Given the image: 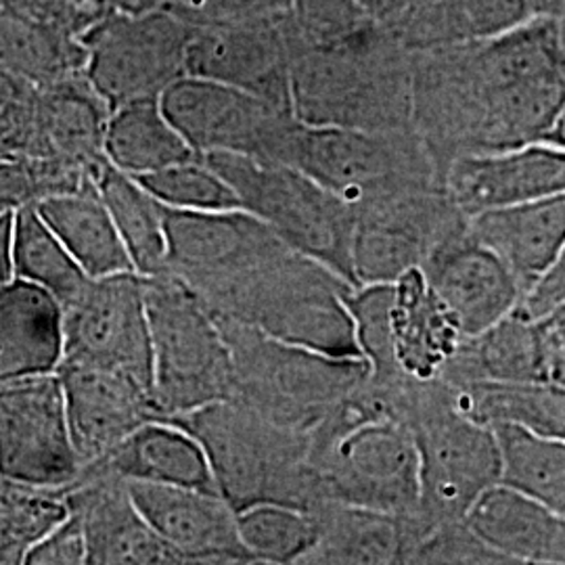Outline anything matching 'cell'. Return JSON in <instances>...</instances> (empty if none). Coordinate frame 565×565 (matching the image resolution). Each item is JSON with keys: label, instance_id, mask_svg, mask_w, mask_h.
Instances as JSON below:
<instances>
[{"label": "cell", "instance_id": "obj_1", "mask_svg": "<svg viewBox=\"0 0 565 565\" xmlns=\"http://www.w3.org/2000/svg\"><path fill=\"white\" fill-rule=\"evenodd\" d=\"M411 60L413 132L440 181L457 158L543 141L564 109L565 55L548 20Z\"/></svg>", "mask_w": 565, "mask_h": 565}, {"label": "cell", "instance_id": "obj_2", "mask_svg": "<svg viewBox=\"0 0 565 565\" xmlns=\"http://www.w3.org/2000/svg\"><path fill=\"white\" fill-rule=\"evenodd\" d=\"M177 279L218 319L329 356L363 359L348 306L354 285L243 207L214 212L193 228Z\"/></svg>", "mask_w": 565, "mask_h": 565}, {"label": "cell", "instance_id": "obj_3", "mask_svg": "<svg viewBox=\"0 0 565 565\" xmlns=\"http://www.w3.org/2000/svg\"><path fill=\"white\" fill-rule=\"evenodd\" d=\"M296 30V28H294ZM294 116L366 132L413 130V60L382 23L348 41L312 46L294 36Z\"/></svg>", "mask_w": 565, "mask_h": 565}, {"label": "cell", "instance_id": "obj_4", "mask_svg": "<svg viewBox=\"0 0 565 565\" xmlns=\"http://www.w3.org/2000/svg\"><path fill=\"white\" fill-rule=\"evenodd\" d=\"M170 422L202 443L216 488L235 511L260 503L306 511L323 505L310 463V431L275 424L231 398Z\"/></svg>", "mask_w": 565, "mask_h": 565}, {"label": "cell", "instance_id": "obj_5", "mask_svg": "<svg viewBox=\"0 0 565 565\" xmlns=\"http://www.w3.org/2000/svg\"><path fill=\"white\" fill-rule=\"evenodd\" d=\"M218 323L233 363L231 401L275 424L312 431L369 382L371 369L363 359L321 354L226 319Z\"/></svg>", "mask_w": 565, "mask_h": 565}, {"label": "cell", "instance_id": "obj_6", "mask_svg": "<svg viewBox=\"0 0 565 565\" xmlns=\"http://www.w3.org/2000/svg\"><path fill=\"white\" fill-rule=\"evenodd\" d=\"M403 417L422 463L417 513L429 527L461 522L488 488L501 484V446L492 427L467 417L443 380H408Z\"/></svg>", "mask_w": 565, "mask_h": 565}, {"label": "cell", "instance_id": "obj_7", "mask_svg": "<svg viewBox=\"0 0 565 565\" xmlns=\"http://www.w3.org/2000/svg\"><path fill=\"white\" fill-rule=\"evenodd\" d=\"M145 279L151 342V396L174 419L233 396V363L214 312L170 273Z\"/></svg>", "mask_w": 565, "mask_h": 565}, {"label": "cell", "instance_id": "obj_8", "mask_svg": "<svg viewBox=\"0 0 565 565\" xmlns=\"http://www.w3.org/2000/svg\"><path fill=\"white\" fill-rule=\"evenodd\" d=\"M237 193L243 210L260 218L291 249L354 281V205L300 170L245 156H202Z\"/></svg>", "mask_w": 565, "mask_h": 565}, {"label": "cell", "instance_id": "obj_9", "mask_svg": "<svg viewBox=\"0 0 565 565\" xmlns=\"http://www.w3.org/2000/svg\"><path fill=\"white\" fill-rule=\"evenodd\" d=\"M273 162L300 170L352 205L406 186L443 182L413 130L366 132L294 118L281 132Z\"/></svg>", "mask_w": 565, "mask_h": 565}, {"label": "cell", "instance_id": "obj_10", "mask_svg": "<svg viewBox=\"0 0 565 565\" xmlns=\"http://www.w3.org/2000/svg\"><path fill=\"white\" fill-rule=\"evenodd\" d=\"M191 23L172 9L149 13H102L78 41L82 74L107 105L160 99L186 74Z\"/></svg>", "mask_w": 565, "mask_h": 565}, {"label": "cell", "instance_id": "obj_11", "mask_svg": "<svg viewBox=\"0 0 565 565\" xmlns=\"http://www.w3.org/2000/svg\"><path fill=\"white\" fill-rule=\"evenodd\" d=\"M352 270L356 287L390 285L422 268L440 242L467 228V216L448 198L443 182L354 203Z\"/></svg>", "mask_w": 565, "mask_h": 565}, {"label": "cell", "instance_id": "obj_12", "mask_svg": "<svg viewBox=\"0 0 565 565\" xmlns=\"http://www.w3.org/2000/svg\"><path fill=\"white\" fill-rule=\"evenodd\" d=\"M61 327L60 364L121 375L151 392V342L141 275L88 279L61 306Z\"/></svg>", "mask_w": 565, "mask_h": 565}, {"label": "cell", "instance_id": "obj_13", "mask_svg": "<svg viewBox=\"0 0 565 565\" xmlns=\"http://www.w3.org/2000/svg\"><path fill=\"white\" fill-rule=\"evenodd\" d=\"M82 471L60 375L0 384V478L67 490Z\"/></svg>", "mask_w": 565, "mask_h": 565}, {"label": "cell", "instance_id": "obj_14", "mask_svg": "<svg viewBox=\"0 0 565 565\" xmlns=\"http://www.w3.org/2000/svg\"><path fill=\"white\" fill-rule=\"evenodd\" d=\"M160 105L200 158L226 153L273 162L285 126L296 118L242 88L189 74L163 90Z\"/></svg>", "mask_w": 565, "mask_h": 565}, {"label": "cell", "instance_id": "obj_15", "mask_svg": "<svg viewBox=\"0 0 565 565\" xmlns=\"http://www.w3.org/2000/svg\"><path fill=\"white\" fill-rule=\"evenodd\" d=\"M294 36L291 20L191 25L184 70L189 76L242 88L294 114L289 88Z\"/></svg>", "mask_w": 565, "mask_h": 565}, {"label": "cell", "instance_id": "obj_16", "mask_svg": "<svg viewBox=\"0 0 565 565\" xmlns=\"http://www.w3.org/2000/svg\"><path fill=\"white\" fill-rule=\"evenodd\" d=\"M70 515L86 543V565L182 564V557L142 518L128 482L103 467H86L65 490Z\"/></svg>", "mask_w": 565, "mask_h": 565}, {"label": "cell", "instance_id": "obj_17", "mask_svg": "<svg viewBox=\"0 0 565 565\" xmlns=\"http://www.w3.org/2000/svg\"><path fill=\"white\" fill-rule=\"evenodd\" d=\"M422 273L463 338L503 321L524 300L515 277L469 233V226L438 243L422 264Z\"/></svg>", "mask_w": 565, "mask_h": 565}, {"label": "cell", "instance_id": "obj_18", "mask_svg": "<svg viewBox=\"0 0 565 565\" xmlns=\"http://www.w3.org/2000/svg\"><path fill=\"white\" fill-rule=\"evenodd\" d=\"M128 490L182 564H254L237 534V511L221 492L149 482H128Z\"/></svg>", "mask_w": 565, "mask_h": 565}, {"label": "cell", "instance_id": "obj_19", "mask_svg": "<svg viewBox=\"0 0 565 565\" xmlns=\"http://www.w3.org/2000/svg\"><path fill=\"white\" fill-rule=\"evenodd\" d=\"M448 198L473 216L565 191V151L545 141L457 158L443 172Z\"/></svg>", "mask_w": 565, "mask_h": 565}, {"label": "cell", "instance_id": "obj_20", "mask_svg": "<svg viewBox=\"0 0 565 565\" xmlns=\"http://www.w3.org/2000/svg\"><path fill=\"white\" fill-rule=\"evenodd\" d=\"M67 422L84 469L103 461L137 427L160 419L147 387L88 366L57 369Z\"/></svg>", "mask_w": 565, "mask_h": 565}, {"label": "cell", "instance_id": "obj_21", "mask_svg": "<svg viewBox=\"0 0 565 565\" xmlns=\"http://www.w3.org/2000/svg\"><path fill=\"white\" fill-rule=\"evenodd\" d=\"M317 541L300 564H413L429 527L413 513L324 503L312 511Z\"/></svg>", "mask_w": 565, "mask_h": 565}, {"label": "cell", "instance_id": "obj_22", "mask_svg": "<svg viewBox=\"0 0 565 565\" xmlns=\"http://www.w3.org/2000/svg\"><path fill=\"white\" fill-rule=\"evenodd\" d=\"M467 226L505 264L525 298L565 249V191L486 210L469 216Z\"/></svg>", "mask_w": 565, "mask_h": 565}, {"label": "cell", "instance_id": "obj_23", "mask_svg": "<svg viewBox=\"0 0 565 565\" xmlns=\"http://www.w3.org/2000/svg\"><path fill=\"white\" fill-rule=\"evenodd\" d=\"M465 524L505 564H565V518L511 486L488 488Z\"/></svg>", "mask_w": 565, "mask_h": 565}, {"label": "cell", "instance_id": "obj_24", "mask_svg": "<svg viewBox=\"0 0 565 565\" xmlns=\"http://www.w3.org/2000/svg\"><path fill=\"white\" fill-rule=\"evenodd\" d=\"M394 363L403 377L436 380L461 342V331L445 303L415 268L394 282L390 303Z\"/></svg>", "mask_w": 565, "mask_h": 565}, {"label": "cell", "instance_id": "obj_25", "mask_svg": "<svg viewBox=\"0 0 565 565\" xmlns=\"http://www.w3.org/2000/svg\"><path fill=\"white\" fill-rule=\"evenodd\" d=\"M445 384H525L548 382L541 324L513 310L482 333L461 338L457 352L440 371Z\"/></svg>", "mask_w": 565, "mask_h": 565}, {"label": "cell", "instance_id": "obj_26", "mask_svg": "<svg viewBox=\"0 0 565 565\" xmlns=\"http://www.w3.org/2000/svg\"><path fill=\"white\" fill-rule=\"evenodd\" d=\"M61 354V303L15 277L0 289V384L57 373Z\"/></svg>", "mask_w": 565, "mask_h": 565}, {"label": "cell", "instance_id": "obj_27", "mask_svg": "<svg viewBox=\"0 0 565 565\" xmlns=\"http://www.w3.org/2000/svg\"><path fill=\"white\" fill-rule=\"evenodd\" d=\"M90 467H103L126 482L218 492L202 443L186 427L170 419L142 424L103 461Z\"/></svg>", "mask_w": 565, "mask_h": 565}, {"label": "cell", "instance_id": "obj_28", "mask_svg": "<svg viewBox=\"0 0 565 565\" xmlns=\"http://www.w3.org/2000/svg\"><path fill=\"white\" fill-rule=\"evenodd\" d=\"M111 107L84 74L39 88V121L46 158H63L88 168L105 162L103 142Z\"/></svg>", "mask_w": 565, "mask_h": 565}, {"label": "cell", "instance_id": "obj_29", "mask_svg": "<svg viewBox=\"0 0 565 565\" xmlns=\"http://www.w3.org/2000/svg\"><path fill=\"white\" fill-rule=\"evenodd\" d=\"M36 210L88 279L135 273L95 181L39 203Z\"/></svg>", "mask_w": 565, "mask_h": 565}, {"label": "cell", "instance_id": "obj_30", "mask_svg": "<svg viewBox=\"0 0 565 565\" xmlns=\"http://www.w3.org/2000/svg\"><path fill=\"white\" fill-rule=\"evenodd\" d=\"M105 160L135 179L198 158L163 114L160 99H141L111 109L103 142Z\"/></svg>", "mask_w": 565, "mask_h": 565}, {"label": "cell", "instance_id": "obj_31", "mask_svg": "<svg viewBox=\"0 0 565 565\" xmlns=\"http://www.w3.org/2000/svg\"><path fill=\"white\" fill-rule=\"evenodd\" d=\"M95 184L120 233L135 273L141 277L166 273L168 237L162 203L135 177L124 174L107 160L99 166Z\"/></svg>", "mask_w": 565, "mask_h": 565}, {"label": "cell", "instance_id": "obj_32", "mask_svg": "<svg viewBox=\"0 0 565 565\" xmlns=\"http://www.w3.org/2000/svg\"><path fill=\"white\" fill-rule=\"evenodd\" d=\"M455 403L480 424L515 425L543 438L565 440V384L450 385Z\"/></svg>", "mask_w": 565, "mask_h": 565}, {"label": "cell", "instance_id": "obj_33", "mask_svg": "<svg viewBox=\"0 0 565 565\" xmlns=\"http://www.w3.org/2000/svg\"><path fill=\"white\" fill-rule=\"evenodd\" d=\"M501 446V484L511 486L565 518V440L515 425H494Z\"/></svg>", "mask_w": 565, "mask_h": 565}, {"label": "cell", "instance_id": "obj_34", "mask_svg": "<svg viewBox=\"0 0 565 565\" xmlns=\"http://www.w3.org/2000/svg\"><path fill=\"white\" fill-rule=\"evenodd\" d=\"M11 252L15 277L39 285L61 306L88 282L86 273L70 256L53 228L44 223L36 205L13 212Z\"/></svg>", "mask_w": 565, "mask_h": 565}, {"label": "cell", "instance_id": "obj_35", "mask_svg": "<svg viewBox=\"0 0 565 565\" xmlns=\"http://www.w3.org/2000/svg\"><path fill=\"white\" fill-rule=\"evenodd\" d=\"M237 534L254 564H300L317 541L312 511L260 503L237 511Z\"/></svg>", "mask_w": 565, "mask_h": 565}, {"label": "cell", "instance_id": "obj_36", "mask_svg": "<svg viewBox=\"0 0 565 565\" xmlns=\"http://www.w3.org/2000/svg\"><path fill=\"white\" fill-rule=\"evenodd\" d=\"M67 515L65 490L0 478V565L23 564L28 551Z\"/></svg>", "mask_w": 565, "mask_h": 565}, {"label": "cell", "instance_id": "obj_37", "mask_svg": "<svg viewBox=\"0 0 565 565\" xmlns=\"http://www.w3.org/2000/svg\"><path fill=\"white\" fill-rule=\"evenodd\" d=\"M97 170L63 158H0V212L78 191L95 181Z\"/></svg>", "mask_w": 565, "mask_h": 565}, {"label": "cell", "instance_id": "obj_38", "mask_svg": "<svg viewBox=\"0 0 565 565\" xmlns=\"http://www.w3.org/2000/svg\"><path fill=\"white\" fill-rule=\"evenodd\" d=\"M137 181L170 210L210 212L242 207L233 186L200 156L139 177Z\"/></svg>", "mask_w": 565, "mask_h": 565}, {"label": "cell", "instance_id": "obj_39", "mask_svg": "<svg viewBox=\"0 0 565 565\" xmlns=\"http://www.w3.org/2000/svg\"><path fill=\"white\" fill-rule=\"evenodd\" d=\"M0 158H46L39 86L0 67Z\"/></svg>", "mask_w": 565, "mask_h": 565}, {"label": "cell", "instance_id": "obj_40", "mask_svg": "<svg viewBox=\"0 0 565 565\" xmlns=\"http://www.w3.org/2000/svg\"><path fill=\"white\" fill-rule=\"evenodd\" d=\"M291 23L303 44L324 46L348 41L377 21L356 0H291Z\"/></svg>", "mask_w": 565, "mask_h": 565}, {"label": "cell", "instance_id": "obj_41", "mask_svg": "<svg viewBox=\"0 0 565 565\" xmlns=\"http://www.w3.org/2000/svg\"><path fill=\"white\" fill-rule=\"evenodd\" d=\"M172 11L191 25L270 23L291 20V0H182Z\"/></svg>", "mask_w": 565, "mask_h": 565}, {"label": "cell", "instance_id": "obj_42", "mask_svg": "<svg viewBox=\"0 0 565 565\" xmlns=\"http://www.w3.org/2000/svg\"><path fill=\"white\" fill-rule=\"evenodd\" d=\"M0 4L72 36H81L103 13L99 0H0Z\"/></svg>", "mask_w": 565, "mask_h": 565}, {"label": "cell", "instance_id": "obj_43", "mask_svg": "<svg viewBox=\"0 0 565 565\" xmlns=\"http://www.w3.org/2000/svg\"><path fill=\"white\" fill-rule=\"evenodd\" d=\"M471 41L501 36L536 20L527 0H465Z\"/></svg>", "mask_w": 565, "mask_h": 565}, {"label": "cell", "instance_id": "obj_44", "mask_svg": "<svg viewBox=\"0 0 565 565\" xmlns=\"http://www.w3.org/2000/svg\"><path fill=\"white\" fill-rule=\"evenodd\" d=\"M28 565H86V543L81 524L67 515L25 555Z\"/></svg>", "mask_w": 565, "mask_h": 565}, {"label": "cell", "instance_id": "obj_45", "mask_svg": "<svg viewBox=\"0 0 565 565\" xmlns=\"http://www.w3.org/2000/svg\"><path fill=\"white\" fill-rule=\"evenodd\" d=\"M562 303H565V249L539 282L525 294L518 310L527 319L536 321L559 308Z\"/></svg>", "mask_w": 565, "mask_h": 565}, {"label": "cell", "instance_id": "obj_46", "mask_svg": "<svg viewBox=\"0 0 565 565\" xmlns=\"http://www.w3.org/2000/svg\"><path fill=\"white\" fill-rule=\"evenodd\" d=\"M13 212L0 214V289L15 279L13 270Z\"/></svg>", "mask_w": 565, "mask_h": 565}, {"label": "cell", "instance_id": "obj_47", "mask_svg": "<svg viewBox=\"0 0 565 565\" xmlns=\"http://www.w3.org/2000/svg\"><path fill=\"white\" fill-rule=\"evenodd\" d=\"M182 0H99L103 13H149L177 9Z\"/></svg>", "mask_w": 565, "mask_h": 565}, {"label": "cell", "instance_id": "obj_48", "mask_svg": "<svg viewBox=\"0 0 565 565\" xmlns=\"http://www.w3.org/2000/svg\"><path fill=\"white\" fill-rule=\"evenodd\" d=\"M408 0H356L364 13L377 23H387L396 18Z\"/></svg>", "mask_w": 565, "mask_h": 565}, {"label": "cell", "instance_id": "obj_49", "mask_svg": "<svg viewBox=\"0 0 565 565\" xmlns=\"http://www.w3.org/2000/svg\"><path fill=\"white\" fill-rule=\"evenodd\" d=\"M543 141L557 147L565 151V105L564 109L557 114V118L551 124V128L546 130L545 139Z\"/></svg>", "mask_w": 565, "mask_h": 565}, {"label": "cell", "instance_id": "obj_50", "mask_svg": "<svg viewBox=\"0 0 565 565\" xmlns=\"http://www.w3.org/2000/svg\"><path fill=\"white\" fill-rule=\"evenodd\" d=\"M551 25H553V30H555V39L559 42V46H562V51H564L565 55V0H559L557 2V7H555V11L551 13Z\"/></svg>", "mask_w": 565, "mask_h": 565}, {"label": "cell", "instance_id": "obj_51", "mask_svg": "<svg viewBox=\"0 0 565 565\" xmlns=\"http://www.w3.org/2000/svg\"><path fill=\"white\" fill-rule=\"evenodd\" d=\"M536 20H548L559 0H527Z\"/></svg>", "mask_w": 565, "mask_h": 565}, {"label": "cell", "instance_id": "obj_52", "mask_svg": "<svg viewBox=\"0 0 565 565\" xmlns=\"http://www.w3.org/2000/svg\"><path fill=\"white\" fill-rule=\"evenodd\" d=\"M0 214H2V212H0Z\"/></svg>", "mask_w": 565, "mask_h": 565}]
</instances>
